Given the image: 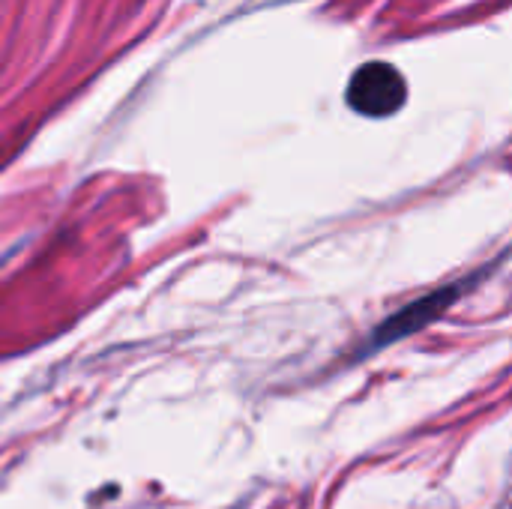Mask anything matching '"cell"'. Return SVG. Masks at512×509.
<instances>
[{"label":"cell","mask_w":512,"mask_h":509,"mask_svg":"<svg viewBox=\"0 0 512 509\" xmlns=\"http://www.w3.org/2000/svg\"><path fill=\"white\" fill-rule=\"evenodd\" d=\"M408 99L405 75L384 60L363 63L348 84V105L363 117H390Z\"/></svg>","instance_id":"cell-1"}]
</instances>
